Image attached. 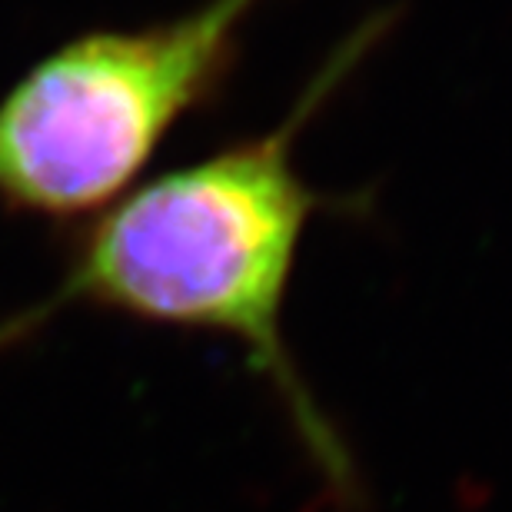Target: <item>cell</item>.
Returning a JSON list of instances; mask_svg holds the SVG:
<instances>
[{"label":"cell","instance_id":"1","mask_svg":"<svg viewBox=\"0 0 512 512\" xmlns=\"http://www.w3.org/2000/svg\"><path fill=\"white\" fill-rule=\"evenodd\" d=\"M389 27L393 14H373L350 30L273 130L160 173L80 230L54 290L0 323V350L67 310L230 340L273 389L326 493L353 506L360 493L353 453L286 340V300L306 230L320 213L346 210V200L303 177L296 147Z\"/></svg>","mask_w":512,"mask_h":512},{"label":"cell","instance_id":"2","mask_svg":"<svg viewBox=\"0 0 512 512\" xmlns=\"http://www.w3.org/2000/svg\"><path fill=\"white\" fill-rule=\"evenodd\" d=\"M266 0H200L40 57L0 100V207L80 220L114 207L173 130L217 104Z\"/></svg>","mask_w":512,"mask_h":512}]
</instances>
